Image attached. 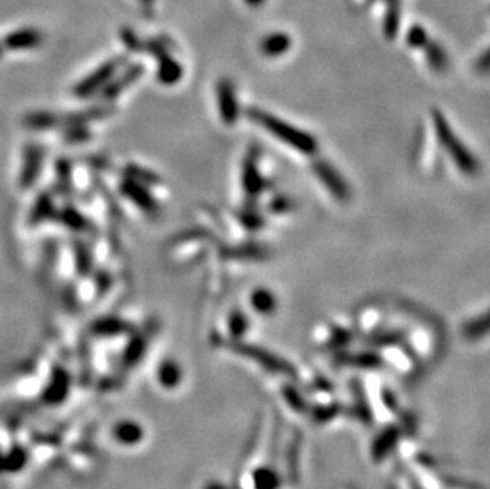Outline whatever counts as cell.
<instances>
[{"label": "cell", "instance_id": "obj_23", "mask_svg": "<svg viewBox=\"0 0 490 489\" xmlns=\"http://www.w3.org/2000/svg\"><path fill=\"white\" fill-rule=\"evenodd\" d=\"M386 2H392V0H386Z\"/></svg>", "mask_w": 490, "mask_h": 489}, {"label": "cell", "instance_id": "obj_13", "mask_svg": "<svg viewBox=\"0 0 490 489\" xmlns=\"http://www.w3.org/2000/svg\"><path fill=\"white\" fill-rule=\"evenodd\" d=\"M425 51H427V61H429V64L433 70L436 72H444L448 69L449 59L446 51L443 49L441 45L429 42L425 45Z\"/></svg>", "mask_w": 490, "mask_h": 489}, {"label": "cell", "instance_id": "obj_9", "mask_svg": "<svg viewBox=\"0 0 490 489\" xmlns=\"http://www.w3.org/2000/svg\"><path fill=\"white\" fill-rule=\"evenodd\" d=\"M290 45H292V40H290L287 33L273 32L262 40L260 51L267 58H279V56L287 53Z\"/></svg>", "mask_w": 490, "mask_h": 489}, {"label": "cell", "instance_id": "obj_7", "mask_svg": "<svg viewBox=\"0 0 490 489\" xmlns=\"http://www.w3.org/2000/svg\"><path fill=\"white\" fill-rule=\"evenodd\" d=\"M242 180H243L244 191H246V194L251 197L259 196L260 191L264 189V178H262V173L258 167V157H255V153H249L246 161H244Z\"/></svg>", "mask_w": 490, "mask_h": 489}, {"label": "cell", "instance_id": "obj_6", "mask_svg": "<svg viewBox=\"0 0 490 489\" xmlns=\"http://www.w3.org/2000/svg\"><path fill=\"white\" fill-rule=\"evenodd\" d=\"M121 189H122V194L127 199H130V201H132L136 207L143 210V212L146 213L157 212V203L154 201V197L139 183V181H135L132 178L125 180L121 186Z\"/></svg>", "mask_w": 490, "mask_h": 489}, {"label": "cell", "instance_id": "obj_19", "mask_svg": "<svg viewBox=\"0 0 490 489\" xmlns=\"http://www.w3.org/2000/svg\"><path fill=\"white\" fill-rule=\"evenodd\" d=\"M129 178H132L135 181H148V183H159V178L156 175L151 172H146V170H141L139 167L129 170Z\"/></svg>", "mask_w": 490, "mask_h": 489}, {"label": "cell", "instance_id": "obj_3", "mask_svg": "<svg viewBox=\"0 0 490 489\" xmlns=\"http://www.w3.org/2000/svg\"><path fill=\"white\" fill-rule=\"evenodd\" d=\"M313 170H315L319 181L327 187L330 194L338 201H346L349 197V186L345 181L343 176L335 169L332 164L326 161H316L313 164Z\"/></svg>", "mask_w": 490, "mask_h": 489}, {"label": "cell", "instance_id": "obj_5", "mask_svg": "<svg viewBox=\"0 0 490 489\" xmlns=\"http://www.w3.org/2000/svg\"><path fill=\"white\" fill-rule=\"evenodd\" d=\"M150 47L152 49V54H156L159 59V82L168 84V86L178 83L181 77H183V67L180 65V62L165 53V49L159 43H151Z\"/></svg>", "mask_w": 490, "mask_h": 489}, {"label": "cell", "instance_id": "obj_24", "mask_svg": "<svg viewBox=\"0 0 490 489\" xmlns=\"http://www.w3.org/2000/svg\"><path fill=\"white\" fill-rule=\"evenodd\" d=\"M0 51H2V48H0Z\"/></svg>", "mask_w": 490, "mask_h": 489}, {"label": "cell", "instance_id": "obj_16", "mask_svg": "<svg viewBox=\"0 0 490 489\" xmlns=\"http://www.w3.org/2000/svg\"><path fill=\"white\" fill-rule=\"evenodd\" d=\"M141 72H143V69H141L140 65H135V67H132V69H130L127 73H125V75H124V79H121V82L116 83L115 86L111 88V93H108V95H115V94H118L119 91H121L124 86H127V84H130L132 82H135V79L141 75Z\"/></svg>", "mask_w": 490, "mask_h": 489}, {"label": "cell", "instance_id": "obj_15", "mask_svg": "<svg viewBox=\"0 0 490 489\" xmlns=\"http://www.w3.org/2000/svg\"><path fill=\"white\" fill-rule=\"evenodd\" d=\"M38 162H40V155L33 150L29 153V162H27V167L24 170V175H22V181L24 185H29L32 178H35V175L38 172Z\"/></svg>", "mask_w": 490, "mask_h": 489}, {"label": "cell", "instance_id": "obj_17", "mask_svg": "<svg viewBox=\"0 0 490 489\" xmlns=\"http://www.w3.org/2000/svg\"><path fill=\"white\" fill-rule=\"evenodd\" d=\"M240 221L251 231L259 229L260 226H264V219L260 218V215L253 212V210H244V212H242L240 213Z\"/></svg>", "mask_w": 490, "mask_h": 489}, {"label": "cell", "instance_id": "obj_1", "mask_svg": "<svg viewBox=\"0 0 490 489\" xmlns=\"http://www.w3.org/2000/svg\"><path fill=\"white\" fill-rule=\"evenodd\" d=\"M248 116L253 119L255 124L264 127L267 132L276 137L284 145L292 148V150L301 153L305 156H313L317 151V140L311 134L305 132L299 127L292 126L281 118L271 115L269 111L260 110V108H249Z\"/></svg>", "mask_w": 490, "mask_h": 489}, {"label": "cell", "instance_id": "obj_4", "mask_svg": "<svg viewBox=\"0 0 490 489\" xmlns=\"http://www.w3.org/2000/svg\"><path fill=\"white\" fill-rule=\"evenodd\" d=\"M218 108L221 121L232 126L240 118V105H238V99L235 94V88L229 82V79H221L218 84Z\"/></svg>", "mask_w": 490, "mask_h": 489}, {"label": "cell", "instance_id": "obj_18", "mask_svg": "<svg viewBox=\"0 0 490 489\" xmlns=\"http://www.w3.org/2000/svg\"><path fill=\"white\" fill-rule=\"evenodd\" d=\"M246 316H244L240 310H235L230 315V331L235 335H240L246 329Z\"/></svg>", "mask_w": 490, "mask_h": 489}, {"label": "cell", "instance_id": "obj_12", "mask_svg": "<svg viewBox=\"0 0 490 489\" xmlns=\"http://www.w3.org/2000/svg\"><path fill=\"white\" fill-rule=\"evenodd\" d=\"M400 0H392L387 2V13L384 18V33L386 37L392 40L398 32V26H400Z\"/></svg>", "mask_w": 490, "mask_h": 489}, {"label": "cell", "instance_id": "obj_10", "mask_svg": "<svg viewBox=\"0 0 490 489\" xmlns=\"http://www.w3.org/2000/svg\"><path fill=\"white\" fill-rule=\"evenodd\" d=\"M42 33L35 29H21L5 37V47L8 49H27L35 48L42 43Z\"/></svg>", "mask_w": 490, "mask_h": 489}, {"label": "cell", "instance_id": "obj_11", "mask_svg": "<svg viewBox=\"0 0 490 489\" xmlns=\"http://www.w3.org/2000/svg\"><path fill=\"white\" fill-rule=\"evenodd\" d=\"M251 304H253L255 311L269 315L276 309V297L273 295L271 291H269V289L259 288L255 289L253 295H251Z\"/></svg>", "mask_w": 490, "mask_h": 489}, {"label": "cell", "instance_id": "obj_2", "mask_svg": "<svg viewBox=\"0 0 490 489\" xmlns=\"http://www.w3.org/2000/svg\"><path fill=\"white\" fill-rule=\"evenodd\" d=\"M433 127H435L436 137L440 140L441 146L446 150V153L451 156L455 166L466 175H473L477 172V161L475 156L471 155V151L466 148L461 140L455 135L454 130L449 126L443 113L440 110H433Z\"/></svg>", "mask_w": 490, "mask_h": 489}, {"label": "cell", "instance_id": "obj_20", "mask_svg": "<svg viewBox=\"0 0 490 489\" xmlns=\"http://www.w3.org/2000/svg\"><path fill=\"white\" fill-rule=\"evenodd\" d=\"M271 210H275V212H286V210H289V201L286 197L275 199L271 202Z\"/></svg>", "mask_w": 490, "mask_h": 489}, {"label": "cell", "instance_id": "obj_14", "mask_svg": "<svg viewBox=\"0 0 490 489\" xmlns=\"http://www.w3.org/2000/svg\"><path fill=\"white\" fill-rule=\"evenodd\" d=\"M406 42L411 48H425V45L430 42L429 33L422 26H413L406 33Z\"/></svg>", "mask_w": 490, "mask_h": 489}, {"label": "cell", "instance_id": "obj_22", "mask_svg": "<svg viewBox=\"0 0 490 489\" xmlns=\"http://www.w3.org/2000/svg\"><path fill=\"white\" fill-rule=\"evenodd\" d=\"M140 2L145 3V5H151V3L154 2V0H140Z\"/></svg>", "mask_w": 490, "mask_h": 489}, {"label": "cell", "instance_id": "obj_8", "mask_svg": "<svg viewBox=\"0 0 490 489\" xmlns=\"http://www.w3.org/2000/svg\"><path fill=\"white\" fill-rule=\"evenodd\" d=\"M116 67H118V61L106 62V64L102 65L100 69L95 70L88 79H84V82L78 84L77 89H75L77 95H79V98H88V95L93 94L97 88H100L102 84L106 83L108 79L113 77Z\"/></svg>", "mask_w": 490, "mask_h": 489}, {"label": "cell", "instance_id": "obj_21", "mask_svg": "<svg viewBox=\"0 0 490 489\" xmlns=\"http://www.w3.org/2000/svg\"><path fill=\"white\" fill-rule=\"evenodd\" d=\"M265 0H244V3L249 5V7H260Z\"/></svg>", "mask_w": 490, "mask_h": 489}]
</instances>
